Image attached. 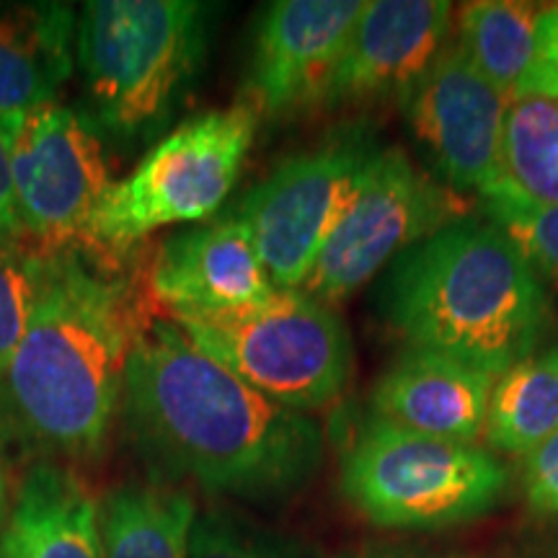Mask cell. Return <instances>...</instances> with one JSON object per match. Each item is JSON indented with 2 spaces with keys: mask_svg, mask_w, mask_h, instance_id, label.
Segmentation results:
<instances>
[{
  "mask_svg": "<svg viewBox=\"0 0 558 558\" xmlns=\"http://www.w3.org/2000/svg\"><path fill=\"white\" fill-rule=\"evenodd\" d=\"M463 218H471L463 194L439 184L401 148H380L357 199L300 290L333 308L388 269L403 251Z\"/></svg>",
  "mask_w": 558,
  "mask_h": 558,
  "instance_id": "9c48e42d",
  "label": "cell"
},
{
  "mask_svg": "<svg viewBox=\"0 0 558 558\" xmlns=\"http://www.w3.org/2000/svg\"><path fill=\"white\" fill-rule=\"evenodd\" d=\"M522 494L538 518L558 514V432L541 442L522 463Z\"/></svg>",
  "mask_w": 558,
  "mask_h": 558,
  "instance_id": "d4e9b609",
  "label": "cell"
},
{
  "mask_svg": "<svg viewBox=\"0 0 558 558\" xmlns=\"http://www.w3.org/2000/svg\"><path fill=\"white\" fill-rule=\"evenodd\" d=\"M543 9L520 0H476L458 11L452 45L509 99L520 94L535 52Z\"/></svg>",
  "mask_w": 558,
  "mask_h": 558,
  "instance_id": "ffe728a7",
  "label": "cell"
},
{
  "mask_svg": "<svg viewBox=\"0 0 558 558\" xmlns=\"http://www.w3.org/2000/svg\"><path fill=\"white\" fill-rule=\"evenodd\" d=\"M399 104L439 184L463 197L484 199L497 192L509 96L488 83L452 39Z\"/></svg>",
  "mask_w": 558,
  "mask_h": 558,
  "instance_id": "8fae6325",
  "label": "cell"
},
{
  "mask_svg": "<svg viewBox=\"0 0 558 558\" xmlns=\"http://www.w3.org/2000/svg\"><path fill=\"white\" fill-rule=\"evenodd\" d=\"M360 0H275L256 16L239 101L259 120L320 111Z\"/></svg>",
  "mask_w": 558,
  "mask_h": 558,
  "instance_id": "7c38bea8",
  "label": "cell"
},
{
  "mask_svg": "<svg viewBox=\"0 0 558 558\" xmlns=\"http://www.w3.org/2000/svg\"><path fill=\"white\" fill-rule=\"evenodd\" d=\"M120 414L160 476L192 478L220 497L288 499L324 463L316 418L246 386L169 316H150L137 333Z\"/></svg>",
  "mask_w": 558,
  "mask_h": 558,
  "instance_id": "6da1fadb",
  "label": "cell"
},
{
  "mask_svg": "<svg viewBox=\"0 0 558 558\" xmlns=\"http://www.w3.org/2000/svg\"><path fill=\"white\" fill-rule=\"evenodd\" d=\"M0 558H3V554H0Z\"/></svg>",
  "mask_w": 558,
  "mask_h": 558,
  "instance_id": "f546056e",
  "label": "cell"
},
{
  "mask_svg": "<svg viewBox=\"0 0 558 558\" xmlns=\"http://www.w3.org/2000/svg\"><path fill=\"white\" fill-rule=\"evenodd\" d=\"M171 320L246 386L298 414L333 407L352 378L354 347L344 320L303 290H275L248 308Z\"/></svg>",
  "mask_w": 558,
  "mask_h": 558,
  "instance_id": "52a82bcc",
  "label": "cell"
},
{
  "mask_svg": "<svg viewBox=\"0 0 558 558\" xmlns=\"http://www.w3.org/2000/svg\"><path fill=\"white\" fill-rule=\"evenodd\" d=\"M75 24L68 3H0V120L58 101L75 68Z\"/></svg>",
  "mask_w": 558,
  "mask_h": 558,
  "instance_id": "e0dca14e",
  "label": "cell"
},
{
  "mask_svg": "<svg viewBox=\"0 0 558 558\" xmlns=\"http://www.w3.org/2000/svg\"><path fill=\"white\" fill-rule=\"evenodd\" d=\"M481 202L486 218L518 243L541 282L558 290V205H527L512 199Z\"/></svg>",
  "mask_w": 558,
  "mask_h": 558,
  "instance_id": "cb8c5ba5",
  "label": "cell"
},
{
  "mask_svg": "<svg viewBox=\"0 0 558 558\" xmlns=\"http://www.w3.org/2000/svg\"><path fill=\"white\" fill-rule=\"evenodd\" d=\"M3 558H104L99 501L78 473L37 460L21 476L0 533Z\"/></svg>",
  "mask_w": 558,
  "mask_h": 558,
  "instance_id": "2e32d148",
  "label": "cell"
},
{
  "mask_svg": "<svg viewBox=\"0 0 558 558\" xmlns=\"http://www.w3.org/2000/svg\"><path fill=\"white\" fill-rule=\"evenodd\" d=\"M190 558H318L308 546L243 518L213 507L197 512L190 538Z\"/></svg>",
  "mask_w": 558,
  "mask_h": 558,
  "instance_id": "7402d4cb",
  "label": "cell"
},
{
  "mask_svg": "<svg viewBox=\"0 0 558 558\" xmlns=\"http://www.w3.org/2000/svg\"><path fill=\"white\" fill-rule=\"evenodd\" d=\"M380 148L365 130L333 132L316 148L284 158L235 207L277 290H300L347 218Z\"/></svg>",
  "mask_w": 558,
  "mask_h": 558,
  "instance_id": "ba28073f",
  "label": "cell"
},
{
  "mask_svg": "<svg viewBox=\"0 0 558 558\" xmlns=\"http://www.w3.org/2000/svg\"><path fill=\"white\" fill-rule=\"evenodd\" d=\"M341 494L386 530H442L505 499L509 473L481 445L414 435L369 416L341 456Z\"/></svg>",
  "mask_w": 558,
  "mask_h": 558,
  "instance_id": "8992f818",
  "label": "cell"
},
{
  "mask_svg": "<svg viewBox=\"0 0 558 558\" xmlns=\"http://www.w3.org/2000/svg\"><path fill=\"white\" fill-rule=\"evenodd\" d=\"M197 505L186 488L130 481L99 499L104 558H190Z\"/></svg>",
  "mask_w": 558,
  "mask_h": 558,
  "instance_id": "ac0fdd59",
  "label": "cell"
},
{
  "mask_svg": "<svg viewBox=\"0 0 558 558\" xmlns=\"http://www.w3.org/2000/svg\"><path fill=\"white\" fill-rule=\"evenodd\" d=\"M16 215L41 251L81 246L111 179L107 137L86 111L52 101L0 120Z\"/></svg>",
  "mask_w": 558,
  "mask_h": 558,
  "instance_id": "30bf717a",
  "label": "cell"
},
{
  "mask_svg": "<svg viewBox=\"0 0 558 558\" xmlns=\"http://www.w3.org/2000/svg\"><path fill=\"white\" fill-rule=\"evenodd\" d=\"M450 29L448 0L365 3L349 32L320 111L401 101L450 45Z\"/></svg>",
  "mask_w": 558,
  "mask_h": 558,
  "instance_id": "4fadbf2b",
  "label": "cell"
},
{
  "mask_svg": "<svg viewBox=\"0 0 558 558\" xmlns=\"http://www.w3.org/2000/svg\"><path fill=\"white\" fill-rule=\"evenodd\" d=\"M494 380L445 354L407 349L375 383L369 411L414 435L476 445L484 439Z\"/></svg>",
  "mask_w": 558,
  "mask_h": 558,
  "instance_id": "9a60e30c",
  "label": "cell"
},
{
  "mask_svg": "<svg viewBox=\"0 0 558 558\" xmlns=\"http://www.w3.org/2000/svg\"><path fill=\"white\" fill-rule=\"evenodd\" d=\"M199 0H88L75 24L86 114L124 148L166 135L190 99L213 37Z\"/></svg>",
  "mask_w": 558,
  "mask_h": 558,
  "instance_id": "277c9868",
  "label": "cell"
},
{
  "mask_svg": "<svg viewBox=\"0 0 558 558\" xmlns=\"http://www.w3.org/2000/svg\"><path fill=\"white\" fill-rule=\"evenodd\" d=\"M153 303L179 316L239 311L275 295L248 228L235 213L177 230L145 267Z\"/></svg>",
  "mask_w": 558,
  "mask_h": 558,
  "instance_id": "5bb4252c",
  "label": "cell"
},
{
  "mask_svg": "<svg viewBox=\"0 0 558 558\" xmlns=\"http://www.w3.org/2000/svg\"><path fill=\"white\" fill-rule=\"evenodd\" d=\"M558 432V347L518 362L494 380L486 450L525 458Z\"/></svg>",
  "mask_w": 558,
  "mask_h": 558,
  "instance_id": "d6986e66",
  "label": "cell"
},
{
  "mask_svg": "<svg viewBox=\"0 0 558 558\" xmlns=\"http://www.w3.org/2000/svg\"><path fill=\"white\" fill-rule=\"evenodd\" d=\"M520 94H538L558 99V5L543 9L538 26V52ZM518 94V96H520Z\"/></svg>",
  "mask_w": 558,
  "mask_h": 558,
  "instance_id": "484cf974",
  "label": "cell"
},
{
  "mask_svg": "<svg viewBox=\"0 0 558 558\" xmlns=\"http://www.w3.org/2000/svg\"><path fill=\"white\" fill-rule=\"evenodd\" d=\"M386 324L407 341L499 378L538 352L550 324L546 284L497 222L463 218L386 269Z\"/></svg>",
  "mask_w": 558,
  "mask_h": 558,
  "instance_id": "3957f363",
  "label": "cell"
},
{
  "mask_svg": "<svg viewBox=\"0 0 558 558\" xmlns=\"http://www.w3.org/2000/svg\"><path fill=\"white\" fill-rule=\"evenodd\" d=\"M259 122L243 101L179 122L114 181L83 246L128 259L158 230L213 220L241 177Z\"/></svg>",
  "mask_w": 558,
  "mask_h": 558,
  "instance_id": "5b68a950",
  "label": "cell"
},
{
  "mask_svg": "<svg viewBox=\"0 0 558 558\" xmlns=\"http://www.w3.org/2000/svg\"><path fill=\"white\" fill-rule=\"evenodd\" d=\"M484 199L558 205V99L538 94L509 99L499 186Z\"/></svg>",
  "mask_w": 558,
  "mask_h": 558,
  "instance_id": "44dd1931",
  "label": "cell"
},
{
  "mask_svg": "<svg viewBox=\"0 0 558 558\" xmlns=\"http://www.w3.org/2000/svg\"><path fill=\"white\" fill-rule=\"evenodd\" d=\"M556 558H558V556H556Z\"/></svg>",
  "mask_w": 558,
  "mask_h": 558,
  "instance_id": "4dcf8cb0",
  "label": "cell"
},
{
  "mask_svg": "<svg viewBox=\"0 0 558 558\" xmlns=\"http://www.w3.org/2000/svg\"><path fill=\"white\" fill-rule=\"evenodd\" d=\"M362 558H422V556H401V554H375V556H362Z\"/></svg>",
  "mask_w": 558,
  "mask_h": 558,
  "instance_id": "f1b7e54d",
  "label": "cell"
},
{
  "mask_svg": "<svg viewBox=\"0 0 558 558\" xmlns=\"http://www.w3.org/2000/svg\"><path fill=\"white\" fill-rule=\"evenodd\" d=\"M5 239H26V235L16 215V197H13L9 166V143H5V130L0 124V241Z\"/></svg>",
  "mask_w": 558,
  "mask_h": 558,
  "instance_id": "4316f807",
  "label": "cell"
},
{
  "mask_svg": "<svg viewBox=\"0 0 558 558\" xmlns=\"http://www.w3.org/2000/svg\"><path fill=\"white\" fill-rule=\"evenodd\" d=\"M47 251L29 239L0 241V373L24 339L45 282Z\"/></svg>",
  "mask_w": 558,
  "mask_h": 558,
  "instance_id": "603a6c76",
  "label": "cell"
},
{
  "mask_svg": "<svg viewBox=\"0 0 558 558\" xmlns=\"http://www.w3.org/2000/svg\"><path fill=\"white\" fill-rule=\"evenodd\" d=\"M128 259L47 251L29 329L0 373V435L41 460L99 458L122 407L124 367L150 320Z\"/></svg>",
  "mask_w": 558,
  "mask_h": 558,
  "instance_id": "7a4b0ae2",
  "label": "cell"
},
{
  "mask_svg": "<svg viewBox=\"0 0 558 558\" xmlns=\"http://www.w3.org/2000/svg\"><path fill=\"white\" fill-rule=\"evenodd\" d=\"M11 484H9V469H5L3 456H0V525H3L5 518H9L11 509Z\"/></svg>",
  "mask_w": 558,
  "mask_h": 558,
  "instance_id": "83f0119b",
  "label": "cell"
}]
</instances>
